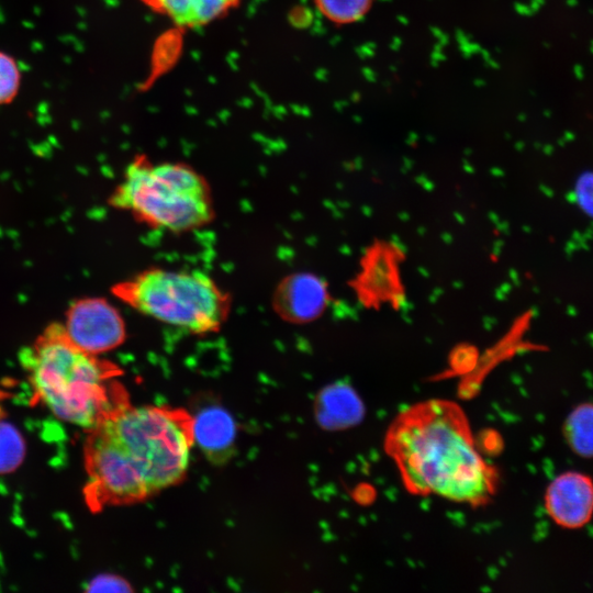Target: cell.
Returning <instances> with one entry per match:
<instances>
[{
	"label": "cell",
	"instance_id": "obj_14",
	"mask_svg": "<svg viewBox=\"0 0 593 593\" xmlns=\"http://www.w3.org/2000/svg\"><path fill=\"white\" fill-rule=\"evenodd\" d=\"M370 3L371 0H314L317 11L337 24L359 21L369 10Z\"/></svg>",
	"mask_w": 593,
	"mask_h": 593
},
{
	"label": "cell",
	"instance_id": "obj_9",
	"mask_svg": "<svg viewBox=\"0 0 593 593\" xmlns=\"http://www.w3.org/2000/svg\"><path fill=\"white\" fill-rule=\"evenodd\" d=\"M329 301L325 280L310 272H298L283 278L278 284L272 306L282 320L303 324L317 320Z\"/></svg>",
	"mask_w": 593,
	"mask_h": 593
},
{
	"label": "cell",
	"instance_id": "obj_11",
	"mask_svg": "<svg viewBox=\"0 0 593 593\" xmlns=\"http://www.w3.org/2000/svg\"><path fill=\"white\" fill-rule=\"evenodd\" d=\"M193 419V440L213 460L228 456L236 435L232 416L220 406H208L198 412Z\"/></svg>",
	"mask_w": 593,
	"mask_h": 593
},
{
	"label": "cell",
	"instance_id": "obj_10",
	"mask_svg": "<svg viewBox=\"0 0 593 593\" xmlns=\"http://www.w3.org/2000/svg\"><path fill=\"white\" fill-rule=\"evenodd\" d=\"M152 11L182 29H197L220 20L240 0H142Z\"/></svg>",
	"mask_w": 593,
	"mask_h": 593
},
{
	"label": "cell",
	"instance_id": "obj_16",
	"mask_svg": "<svg viewBox=\"0 0 593 593\" xmlns=\"http://www.w3.org/2000/svg\"><path fill=\"white\" fill-rule=\"evenodd\" d=\"M132 589L128 583L112 574H101L93 578L88 586L87 592H130Z\"/></svg>",
	"mask_w": 593,
	"mask_h": 593
},
{
	"label": "cell",
	"instance_id": "obj_5",
	"mask_svg": "<svg viewBox=\"0 0 593 593\" xmlns=\"http://www.w3.org/2000/svg\"><path fill=\"white\" fill-rule=\"evenodd\" d=\"M112 291L135 311L192 334L219 331L231 309L228 293L199 270L148 268Z\"/></svg>",
	"mask_w": 593,
	"mask_h": 593
},
{
	"label": "cell",
	"instance_id": "obj_3",
	"mask_svg": "<svg viewBox=\"0 0 593 593\" xmlns=\"http://www.w3.org/2000/svg\"><path fill=\"white\" fill-rule=\"evenodd\" d=\"M30 358L35 393L65 422L89 430L130 405L115 366L74 346L61 325L44 332Z\"/></svg>",
	"mask_w": 593,
	"mask_h": 593
},
{
	"label": "cell",
	"instance_id": "obj_7",
	"mask_svg": "<svg viewBox=\"0 0 593 593\" xmlns=\"http://www.w3.org/2000/svg\"><path fill=\"white\" fill-rule=\"evenodd\" d=\"M61 327L74 346L93 356L119 347L126 337L122 314L103 298H83L74 302Z\"/></svg>",
	"mask_w": 593,
	"mask_h": 593
},
{
	"label": "cell",
	"instance_id": "obj_12",
	"mask_svg": "<svg viewBox=\"0 0 593 593\" xmlns=\"http://www.w3.org/2000/svg\"><path fill=\"white\" fill-rule=\"evenodd\" d=\"M563 434L575 454L593 457V404L577 406L564 422Z\"/></svg>",
	"mask_w": 593,
	"mask_h": 593
},
{
	"label": "cell",
	"instance_id": "obj_15",
	"mask_svg": "<svg viewBox=\"0 0 593 593\" xmlns=\"http://www.w3.org/2000/svg\"><path fill=\"white\" fill-rule=\"evenodd\" d=\"M22 85V69L16 58L0 49V107L12 103Z\"/></svg>",
	"mask_w": 593,
	"mask_h": 593
},
{
	"label": "cell",
	"instance_id": "obj_8",
	"mask_svg": "<svg viewBox=\"0 0 593 593\" xmlns=\"http://www.w3.org/2000/svg\"><path fill=\"white\" fill-rule=\"evenodd\" d=\"M545 507L557 525L583 527L593 516V480L579 471L560 473L547 486Z\"/></svg>",
	"mask_w": 593,
	"mask_h": 593
},
{
	"label": "cell",
	"instance_id": "obj_4",
	"mask_svg": "<svg viewBox=\"0 0 593 593\" xmlns=\"http://www.w3.org/2000/svg\"><path fill=\"white\" fill-rule=\"evenodd\" d=\"M109 203L141 224L171 233L200 228L215 215L211 187L199 171L186 163L153 161L145 155L127 165Z\"/></svg>",
	"mask_w": 593,
	"mask_h": 593
},
{
	"label": "cell",
	"instance_id": "obj_6",
	"mask_svg": "<svg viewBox=\"0 0 593 593\" xmlns=\"http://www.w3.org/2000/svg\"><path fill=\"white\" fill-rule=\"evenodd\" d=\"M403 261L404 253L394 242L379 239L367 247L359 260L358 271L350 281V288L362 306L396 310L403 305Z\"/></svg>",
	"mask_w": 593,
	"mask_h": 593
},
{
	"label": "cell",
	"instance_id": "obj_2",
	"mask_svg": "<svg viewBox=\"0 0 593 593\" xmlns=\"http://www.w3.org/2000/svg\"><path fill=\"white\" fill-rule=\"evenodd\" d=\"M384 447L412 494L480 506L495 493L496 472L478 451L455 402L427 400L406 407L390 424Z\"/></svg>",
	"mask_w": 593,
	"mask_h": 593
},
{
	"label": "cell",
	"instance_id": "obj_13",
	"mask_svg": "<svg viewBox=\"0 0 593 593\" xmlns=\"http://www.w3.org/2000/svg\"><path fill=\"white\" fill-rule=\"evenodd\" d=\"M25 454V440L20 430L12 423L0 419V474L18 469Z\"/></svg>",
	"mask_w": 593,
	"mask_h": 593
},
{
	"label": "cell",
	"instance_id": "obj_1",
	"mask_svg": "<svg viewBox=\"0 0 593 593\" xmlns=\"http://www.w3.org/2000/svg\"><path fill=\"white\" fill-rule=\"evenodd\" d=\"M193 444V419L184 410L127 405L115 412L86 440L88 505L133 504L178 484Z\"/></svg>",
	"mask_w": 593,
	"mask_h": 593
}]
</instances>
